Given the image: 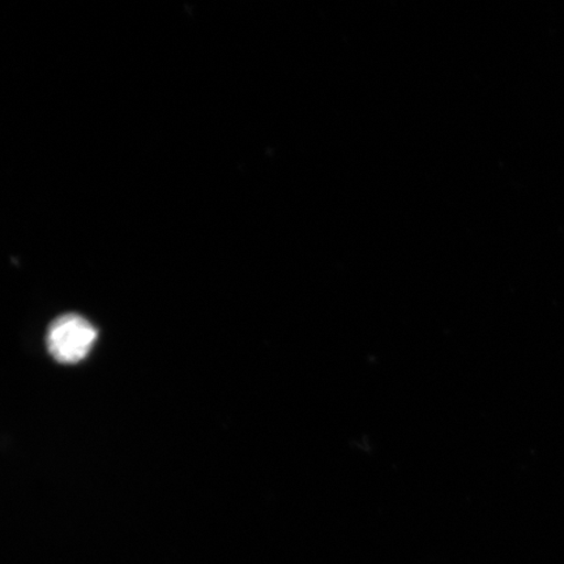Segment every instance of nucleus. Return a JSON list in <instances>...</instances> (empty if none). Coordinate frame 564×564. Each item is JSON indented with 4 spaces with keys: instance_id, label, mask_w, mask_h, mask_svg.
Instances as JSON below:
<instances>
[{
    "instance_id": "f257e3e1",
    "label": "nucleus",
    "mask_w": 564,
    "mask_h": 564,
    "mask_svg": "<svg viewBox=\"0 0 564 564\" xmlns=\"http://www.w3.org/2000/svg\"><path fill=\"white\" fill-rule=\"evenodd\" d=\"M97 330L77 314L59 316L47 333V349L56 361L73 365L83 361L96 343Z\"/></svg>"
}]
</instances>
